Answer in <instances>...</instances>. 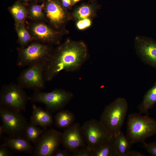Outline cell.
I'll return each instance as SVG.
<instances>
[{"label": "cell", "instance_id": "1", "mask_svg": "<svg viewBox=\"0 0 156 156\" xmlns=\"http://www.w3.org/2000/svg\"><path fill=\"white\" fill-rule=\"evenodd\" d=\"M88 51L82 41L68 39L55 49L45 66L46 81L52 80L61 71L74 72L80 69L87 60Z\"/></svg>", "mask_w": 156, "mask_h": 156}, {"label": "cell", "instance_id": "2", "mask_svg": "<svg viewBox=\"0 0 156 156\" xmlns=\"http://www.w3.org/2000/svg\"><path fill=\"white\" fill-rule=\"evenodd\" d=\"M128 108L126 100L118 97L107 105L102 112L99 121L111 137L121 131Z\"/></svg>", "mask_w": 156, "mask_h": 156}, {"label": "cell", "instance_id": "3", "mask_svg": "<svg viewBox=\"0 0 156 156\" xmlns=\"http://www.w3.org/2000/svg\"><path fill=\"white\" fill-rule=\"evenodd\" d=\"M156 134V120L139 113L128 115L126 135L132 144H143L148 138Z\"/></svg>", "mask_w": 156, "mask_h": 156}, {"label": "cell", "instance_id": "4", "mask_svg": "<svg viewBox=\"0 0 156 156\" xmlns=\"http://www.w3.org/2000/svg\"><path fill=\"white\" fill-rule=\"evenodd\" d=\"M51 45L36 41L24 47L17 48V65L29 66L42 62H47L54 50Z\"/></svg>", "mask_w": 156, "mask_h": 156}, {"label": "cell", "instance_id": "5", "mask_svg": "<svg viewBox=\"0 0 156 156\" xmlns=\"http://www.w3.org/2000/svg\"><path fill=\"white\" fill-rule=\"evenodd\" d=\"M73 93L62 89H55L49 92L34 91L30 100L33 103L44 104L46 110L51 114L64 107L73 98Z\"/></svg>", "mask_w": 156, "mask_h": 156}, {"label": "cell", "instance_id": "6", "mask_svg": "<svg viewBox=\"0 0 156 156\" xmlns=\"http://www.w3.org/2000/svg\"><path fill=\"white\" fill-rule=\"evenodd\" d=\"M24 88L11 83L3 86L0 92V107L14 111L24 110L27 101L30 100Z\"/></svg>", "mask_w": 156, "mask_h": 156}, {"label": "cell", "instance_id": "7", "mask_svg": "<svg viewBox=\"0 0 156 156\" xmlns=\"http://www.w3.org/2000/svg\"><path fill=\"white\" fill-rule=\"evenodd\" d=\"M47 62L27 67L21 73L17 78V84L23 88L41 90L44 87V72Z\"/></svg>", "mask_w": 156, "mask_h": 156}, {"label": "cell", "instance_id": "8", "mask_svg": "<svg viewBox=\"0 0 156 156\" xmlns=\"http://www.w3.org/2000/svg\"><path fill=\"white\" fill-rule=\"evenodd\" d=\"M43 9L46 21L56 30L64 34L65 25L70 18L67 10L58 0H44Z\"/></svg>", "mask_w": 156, "mask_h": 156}, {"label": "cell", "instance_id": "9", "mask_svg": "<svg viewBox=\"0 0 156 156\" xmlns=\"http://www.w3.org/2000/svg\"><path fill=\"white\" fill-rule=\"evenodd\" d=\"M81 127L84 140L92 151L112 137L99 121L95 119L85 121Z\"/></svg>", "mask_w": 156, "mask_h": 156}, {"label": "cell", "instance_id": "10", "mask_svg": "<svg viewBox=\"0 0 156 156\" xmlns=\"http://www.w3.org/2000/svg\"><path fill=\"white\" fill-rule=\"evenodd\" d=\"M0 116L4 133L11 137L23 136L28 123L20 112L0 107Z\"/></svg>", "mask_w": 156, "mask_h": 156}, {"label": "cell", "instance_id": "11", "mask_svg": "<svg viewBox=\"0 0 156 156\" xmlns=\"http://www.w3.org/2000/svg\"><path fill=\"white\" fill-rule=\"evenodd\" d=\"M62 133L54 129H47L35 144L34 156H52L61 144Z\"/></svg>", "mask_w": 156, "mask_h": 156}, {"label": "cell", "instance_id": "12", "mask_svg": "<svg viewBox=\"0 0 156 156\" xmlns=\"http://www.w3.org/2000/svg\"><path fill=\"white\" fill-rule=\"evenodd\" d=\"M45 22L33 21L28 24L27 27L34 40L51 45L59 44L62 33Z\"/></svg>", "mask_w": 156, "mask_h": 156}, {"label": "cell", "instance_id": "13", "mask_svg": "<svg viewBox=\"0 0 156 156\" xmlns=\"http://www.w3.org/2000/svg\"><path fill=\"white\" fill-rule=\"evenodd\" d=\"M135 43L136 53L141 60L156 69V41L150 38L137 36Z\"/></svg>", "mask_w": 156, "mask_h": 156}, {"label": "cell", "instance_id": "14", "mask_svg": "<svg viewBox=\"0 0 156 156\" xmlns=\"http://www.w3.org/2000/svg\"><path fill=\"white\" fill-rule=\"evenodd\" d=\"M81 127L79 123H74L62 133L61 144L71 153L86 144L82 134Z\"/></svg>", "mask_w": 156, "mask_h": 156}, {"label": "cell", "instance_id": "15", "mask_svg": "<svg viewBox=\"0 0 156 156\" xmlns=\"http://www.w3.org/2000/svg\"><path fill=\"white\" fill-rule=\"evenodd\" d=\"M2 146H6L16 153H33L34 147L24 136L4 137Z\"/></svg>", "mask_w": 156, "mask_h": 156}, {"label": "cell", "instance_id": "16", "mask_svg": "<svg viewBox=\"0 0 156 156\" xmlns=\"http://www.w3.org/2000/svg\"><path fill=\"white\" fill-rule=\"evenodd\" d=\"M53 122L51 113L35 104L32 105V113L30 117V123L37 126L47 129Z\"/></svg>", "mask_w": 156, "mask_h": 156}, {"label": "cell", "instance_id": "17", "mask_svg": "<svg viewBox=\"0 0 156 156\" xmlns=\"http://www.w3.org/2000/svg\"><path fill=\"white\" fill-rule=\"evenodd\" d=\"M99 8V5L95 3L83 4L75 9L72 17L76 21L86 18L92 19Z\"/></svg>", "mask_w": 156, "mask_h": 156}, {"label": "cell", "instance_id": "18", "mask_svg": "<svg viewBox=\"0 0 156 156\" xmlns=\"http://www.w3.org/2000/svg\"><path fill=\"white\" fill-rule=\"evenodd\" d=\"M116 156H127L131 150L132 144L122 131L113 137Z\"/></svg>", "mask_w": 156, "mask_h": 156}, {"label": "cell", "instance_id": "19", "mask_svg": "<svg viewBox=\"0 0 156 156\" xmlns=\"http://www.w3.org/2000/svg\"><path fill=\"white\" fill-rule=\"evenodd\" d=\"M156 103V82L144 94L142 101L138 106L139 113L148 115L149 109Z\"/></svg>", "mask_w": 156, "mask_h": 156}, {"label": "cell", "instance_id": "20", "mask_svg": "<svg viewBox=\"0 0 156 156\" xmlns=\"http://www.w3.org/2000/svg\"><path fill=\"white\" fill-rule=\"evenodd\" d=\"M8 10L14 21L15 24L25 23L27 18V6L18 0L8 8Z\"/></svg>", "mask_w": 156, "mask_h": 156}, {"label": "cell", "instance_id": "21", "mask_svg": "<svg viewBox=\"0 0 156 156\" xmlns=\"http://www.w3.org/2000/svg\"><path fill=\"white\" fill-rule=\"evenodd\" d=\"M75 120L73 113L67 110H62L55 115L54 121L55 125L58 128H66L74 123Z\"/></svg>", "mask_w": 156, "mask_h": 156}, {"label": "cell", "instance_id": "22", "mask_svg": "<svg viewBox=\"0 0 156 156\" xmlns=\"http://www.w3.org/2000/svg\"><path fill=\"white\" fill-rule=\"evenodd\" d=\"M17 37V42L20 47H25L34 40L25 26V23L15 24Z\"/></svg>", "mask_w": 156, "mask_h": 156}, {"label": "cell", "instance_id": "23", "mask_svg": "<svg viewBox=\"0 0 156 156\" xmlns=\"http://www.w3.org/2000/svg\"><path fill=\"white\" fill-rule=\"evenodd\" d=\"M44 1L41 4L34 3L27 5V18L34 21H46L43 9Z\"/></svg>", "mask_w": 156, "mask_h": 156}, {"label": "cell", "instance_id": "24", "mask_svg": "<svg viewBox=\"0 0 156 156\" xmlns=\"http://www.w3.org/2000/svg\"><path fill=\"white\" fill-rule=\"evenodd\" d=\"M47 129H42L30 123H28L24 131V136L31 143L35 144L42 134Z\"/></svg>", "mask_w": 156, "mask_h": 156}, {"label": "cell", "instance_id": "25", "mask_svg": "<svg viewBox=\"0 0 156 156\" xmlns=\"http://www.w3.org/2000/svg\"><path fill=\"white\" fill-rule=\"evenodd\" d=\"M93 156H116L113 137L92 151Z\"/></svg>", "mask_w": 156, "mask_h": 156}, {"label": "cell", "instance_id": "26", "mask_svg": "<svg viewBox=\"0 0 156 156\" xmlns=\"http://www.w3.org/2000/svg\"><path fill=\"white\" fill-rule=\"evenodd\" d=\"M71 154V156H93L92 151L86 144Z\"/></svg>", "mask_w": 156, "mask_h": 156}, {"label": "cell", "instance_id": "27", "mask_svg": "<svg viewBox=\"0 0 156 156\" xmlns=\"http://www.w3.org/2000/svg\"><path fill=\"white\" fill-rule=\"evenodd\" d=\"M76 26L79 30H83L90 27L92 24V19L86 18L77 21Z\"/></svg>", "mask_w": 156, "mask_h": 156}, {"label": "cell", "instance_id": "28", "mask_svg": "<svg viewBox=\"0 0 156 156\" xmlns=\"http://www.w3.org/2000/svg\"><path fill=\"white\" fill-rule=\"evenodd\" d=\"M146 151L152 156H156V141L151 142L143 143Z\"/></svg>", "mask_w": 156, "mask_h": 156}, {"label": "cell", "instance_id": "29", "mask_svg": "<svg viewBox=\"0 0 156 156\" xmlns=\"http://www.w3.org/2000/svg\"><path fill=\"white\" fill-rule=\"evenodd\" d=\"M71 153L67 150L58 148L54 153L52 156H71Z\"/></svg>", "mask_w": 156, "mask_h": 156}, {"label": "cell", "instance_id": "30", "mask_svg": "<svg viewBox=\"0 0 156 156\" xmlns=\"http://www.w3.org/2000/svg\"><path fill=\"white\" fill-rule=\"evenodd\" d=\"M8 147L1 145L0 147V156H9L12 155V153L8 149Z\"/></svg>", "mask_w": 156, "mask_h": 156}, {"label": "cell", "instance_id": "31", "mask_svg": "<svg viewBox=\"0 0 156 156\" xmlns=\"http://www.w3.org/2000/svg\"><path fill=\"white\" fill-rule=\"evenodd\" d=\"M60 1L62 6L67 10L72 7L71 0H60Z\"/></svg>", "mask_w": 156, "mask_h": 156}, {"label": "cell", "instance_id": "32", "mask_svg": "<svg viewBox=\"0 0 156 156\" xmlns=\"http://www.w3.org/2000/svg\"><path fill=\"white\" fill-rule=\"evenodd\" d=\"M145 155L138 151L131 150L127 156H145Z\"/></svg>", "mask_w": 156, "mask_h": 156}, {"label": "cell", "instance_id": "33", "mask_svg": "<svg viewBox=\"0 0 156 156\" xmlns=\"http://www.w3.org/2000/svg\"><path fill=\"white\" fill-rule=\"evenodd\" d=\"M18 0L20 1L22 3H23L24 4H25V5H26L27 6L31 3H37V2H38L39 1H40L41 0L43 1V0Z\"/></svg>", "mask_w": 156, "mask_h": 156}, {"label": "cell", "instance_id": "34", "mask_svg": "<svg viewBox=\"0 0 156 156\" xmlns=\"http://www.w3.org/2000/svg\"><path fill=\"white\" fill-rule=\"evenodd\" d=\"M82 0H71L72 6H73L77 3Z\"/></svg>", "mask_w": 156, "mask_h": 156}, {"label": "cell", "instance_id": "35", "mask_svg": "<svg viewBox=\"0 0 156 156\" xmlns=\"http://www.w3.org/2000/svg\"><path fill=\"white\" fill-rule=\"evenodd\" d=\"M4 133V130L2 125L0 126V136L1 137L3 134Z\"/></svg>", "mask_w": 156, "mask_h": 156}]
</instances>
